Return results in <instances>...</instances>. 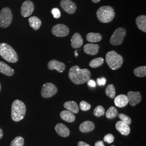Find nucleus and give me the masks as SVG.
Here are the masks:
<instances>
[{"label": "nucleus", "instance_id": "f257e3e1", "mask_svg": "<svg viewBox=\"0 0 146 146\" xmlns=\"http://www.w3.org/2000/svg\"><path fill=\"white\" fill-rule=\"evenodd\" d=\"M91 73L88 69H81L78 66H74L70 69L69 78L74 84H82L87 82L90 78Z\"/></svg>", "mask_w": 146, "mask_h": 146}, {"label": "nucleus", "instance_id": "f03ea898", "mask_svg": "<svg viewBox=\"0 0 146 146\" xmlns=\"http://www.w3.org/2000/svg\"><path fill=\"white\" fill-rule=\"evenodd\" d=\"M26 113L25 104L20 100H16L11 105V119L15 122L23 120Z\"/></svg>", "mask_w": 146, "mask_h": 146}, {"label": "nucleus", "instance_id": "7ed1b4c3", "mask_svg": "<svg viewBox=\"0 0 146 146\" xmlns=\"http://www.w3.org/2000/svg\"><path fill=\"white\" fill-rule=\"evenodd\" d=\"M0 56L10 63L17 62L19 59L15 50L5 43H0Z\"/></svg>", "mask_w": 146, "mask_h": 146}, {"label": "nucleus", "instance_id": "20e7f679", "mask_svg": "<svg viewBox=\"0 0 146 146\" xmlns=\"http://www.w3.org/2000/svg\"><path fill=\"white\" fill-rule=\"evenodd\" d=\"M96 15L101 22L104 23H110L115 17V11L110 6H102L97 11Z\"/></svg>", "mask_w": 146, "mask_h": 146}, {"label": "nucleus", "instance_id": "39448f33", "mask_svg": "<svg viewBox=\"0 0 146 146\" xmlns=\"http://www.w3.org/2000/svg\"><path fill=\"white\" fill-rule=\"evenodd\" d=\"M106 60L108 66L112 70L119 69L123 62L122 56L114 50L110 51L106 54Z\"/></svg>", "mask_w": 146, "mask_h": 146}, {"label": "nucleus", "instance_id": "423d86ee", "mask_svg": "<svg viewBox=\"0 0 146 146\" xmlns=\"http://www.w3.org/2000/svg\"><path fill=\"white\" fill-rule=\"evenodd\" d=\"M13 21V14L10 8L5 7L0 13V27L5 28L11 25Z\"/></svg>", "mask_w": 146, "mask_h": 146}, {"label": "nucleus", "instance_id": "0eeeda50", "mask_svg": "<svg viewBox=\"0 0 146 146\" xmlns=\"http://www.w3.org/2000/svg\"><path fill=\"white\" fill-rule=\"evenodd\" d=\"M126 30L123 28H117L114 31L110 37V43L113 46H119L121 44L125 37Z\"/></svg>", "mask_w": 146, "mask_h": 146}, {"label": "nucleus", "instance_id": "6e6552de", "mask_svg": "<svg viewBox=\"0 0 146 146\" xmlns=\"http://www.w3.org/2000/svg\"><path fill=\"white\" fill-rule=\"evenodd\" d=\"M58 93V88L55 84L46 83L42 86L41 95L43 98H50Z\"/></svg>", "mask_w": 146, "mask_h": 146}, {"label": "nucleus", "instance_id": "1a4fd4ad", "mask_svg": "<svg viewBox=\"0 0 146 146\" xmlns=\"http://www.w3.org/2000/svg\"><path fill=\"white\" fill-rule=\"evenodd\" d=\"M52 33L56 37H63L67 36L69 33V29L67 26L63 24H58L52 27Z\"/></svg>", "mask_w": 146, "mask_h": 146}, {"label": "nucleus", "instance_id": "9d476101", "mask_svg": "<svg viewBox=\"0 0 146 146\" xmlns=\"http://www.w3.org/2000/svg\"><path fill=\"white\" fill-rule=\"evenodd\" d=\"M34 10V3L31 1L24 2L21 7V15L25 17L31 15Z\"/></svg>", "mask_w": 146, "mask_h": 146}, {"label": "nucleus", "instance_id": "9b49d317", "mask_svg": "<svg viewBox=\"0 0 146 146\" xmlns=\"http://www.w3.org/2000/svg\"><path fill=\"white\" fill-rule=\"evenodd\" d=\"M60 5L63 9L69 14H73L76 10V4L70 0H62Z\"/></svg>", "mask_w": 146, "mask_h": 146}, {"label": "nucleus", "instance_id": "f8f14e48", "mask_svg": "<svg viewBox=\"0 0 146 146\" xmlns=\"http://www.w3.org/2000/svg\"><path fill=\"white\" fill-rule=\"evenodd\" d=\"M128 104L131 106H135L141 102L142 99L141 94L139 92H129L127 94Z\"/></svg>", "mask_w": 146, "mask_h": 146}, {"label": "nucleus", "instance_id": "ddd939ff", "mask_svg": "<svg viewBox=\"0 0 146 146\" xmlns=\"http://www.w3.org/2000/svg\"><path fill=\"white\" fill-rule=\"evenodd\" d=\"M48 67L50 70L55 69L58 73H63L66 69V65L64 63L60 62L56 60H52L48 63Z\"/></svg>", "mask_w": 146, "mask_h": 146}, {"label": "nucleus", "instance_id": "4468645a", "mask_svg": "<svg viewBox=\"0 0 146 146\" xmlns=\"http://www.w3.org/2000/svg\"><path fill=\"white\" fill-rule=\"evenodd\" d=\"M116 129L123 135H128L131 132L130 127L121 121L117 122L115 125Z\"/></svg>", "mask_w": 146, "mask_h": 146}, {"label": "nucleus", "instance_id": "2eb2a0df", "mask_svg": "<svg viewBox=\"0 0 146 146\" xmlns=\"http://www.w3.org/2000/svg\"><path fill=\"white\" fill-rule=\"evenodd\" d=\"M99 45L98 44L88 43L84 46V50L87 54L90 55H95L99 52Z\"/></svg>", "mask_w": 146, "mask_h": 146}, {"label": "nucleus", "instance_id": "dca6fc26", "mask_svg": "<svg viewBox=\"0 0 146 146\" xmlns=\"http://www.w3.org/2000/svg\"><path fill=\"white\" fill-rule=\"evenodd\" d=\"M55 131L59 135L63 137H68L70 135V131L66 125L62 123H58L55 126Z\"/></svg>", "mask_w": 146, "mask_h": 146}, {"label": "nucleus", "instance_id": "f3484780", "mask_svg": "<svg viewBox=\"0 0 146 146\" xmlns=\"http://www.w3.org/2000/svg\"><path fill=\"white\" fill-rule=\"evenodd\" d=\"M83 44V39L81 35L78 33H75L71 39V45L74 49L79 48Z\"/></svg>", "mask_w": 146, "mask_h": 146}, {"label": "nucleus", "instance_id": "a211bd4d", "mask_svg": "<svg viewBox=\"0 0 146 146\" xmlns=\"http://www.w3.org/2000/svg\"><path fill=\"white\" fill-rule=\"evenodd\" d=\"M114 103L116 106L119 108L125 107L128 104V99L127 95L124 94H120L117 96L115 98Z\"/></svg>", "mask_w": 146, "mask_h": 146}, {"label": "nucleus", "instance_id": "6ab92c4d", "mask_svg": "<svg viewBox=\"0 0 146 146\" xmlns=\"http://www.w3.org/2000/svg\"><path fill=\"white\" fill-rule=\"evenodd\" d=\"M95 128L94 123L90 121H86L82 122L79 127L80 131L82 133H88L93 131Z\"/></svg>", "mask_w": 146, "mask_h": 146}, {"label": "nucleus", "instance_id": "aec40b11", "mask_svg": "<svg viewBox=\"0 0 146 146\" xmlns=\"http://www.w3.org/2000/svg\"><path fill=\"white\" fill-rule=\"evenodd\" d=\"M60 117L63 120L69 123L73 122L75 120L74 114L67 110L62 111L60 113Z\"/></svg>", "mask_w": 146, "mask_h": 146}, {"label": "nucleus", "instance_id": "412c9836", "mask_svg": "<svg viewBox=\"0 0 146 146\" xmlns=\"http://www.w3.org/2000/svg\"><path fill=\"white\" fill-rule=\"evenodd\" d=\"M0 72L8 76H11L14 74V70L7 64L0 61Z\"/></svg>", "mask_w": 146, "mask_h": 146}, {"label": "nucleus", "instance_id": "4be33fe9", "mask_svg": "<svg viewBox=\"0 0 146 146\" xmlns=\"http://www.w3.org/2000/svg\"><path fill=\"white\" fill-rule=\"evenodd\" d=\"M63 106L66 110L72 112L74 114H77L79 111L78 105L75 101H71L66 102L63 104Z\"/></svg>", "mask_w": 146, "mask_h": 146}, {"label": "nucleus", "instance_id": "5701e85b", "mask_svg": "<svg viewBox=\"0 0 146 146\" xmlns=\"http://www.w3.org/2000/svg\"><path fill=\"white\" fill-rule=\"evenodd\" d=\"M136 23L137 28L145 33L146 32V16L140 15L138 16L136 19Z\"/></svg>", "mask_w": 146, "mask_h": 146}, {"label": "nucleus", "instance_id": "b1692460", "mask_svg": "<svg viewBox=\"0 0 146 146\" xmlns=\"http://www.w3.org/2000/svg\"><path fill=\"white\" fill-rule=\"evenodd\" d=\"M30 26L35 31L38 30L41 26L42 22L41 20L36 16H32L29 19Z\"/></svg>", "mask_w": 146, "mask_h": 146}, {"label": "nucleus", "instance_id": "393cba45", "mask_svg": "<svg viewBox=\"0 0 146 146\" xmlns=\"http://www.w3.org/2000/svg\"><path fill=\"white\" fill-rule=\"evenodd\" d=\"M102 38V36L99 33H89L87 35V41L92 43L100 42Z\"/></svg>", "mask_w": 146, "mask_h": 146}, {"label": "nucleus", "instance_id": "a878e982", "mask_svg": "<svg viewBox=\"0 0 146 146\" xmlns=\"http://www.w3.org/2000/svg\"><path fill=\"white\" fill-rule=\"evenodd\" d=\"M118 115V111L114 107H110L106 113V116L107 118L110 119H113L115 118Z\"/></svg>", "mask_w": 146, "mask_h": 146}, {"label": "nucleus", "instance_id": "bb28decb", "mask_svg": "<svg viewBox=\"0 0 146 146\" xmlns=\"http://www.w3.org/2000/svg\"><path fill=\"white\" fill-rule=\"evenodd\" d=\"M134 74L136 76L139 78L145 77L146 76V66H140L135 68L134 70Z\"/></svg>", "mask_w": 146, "mask_h": 146}, {"label": "nucleus", "instance_id": "cd10ccee", "mask_svg": "<svg viewBox=\"0 0 146 146\" xmlns=\"http://www.w3.org/2000/svg\"><path fill=\"white\" fill-rule=\"evenodd\" d=\"M106 94L111 99L115 98L116 92L115 87L113 84H110L107 86L106 88Z\"/></svg>", "mask_w": 146, "mask_h": 146}, {"label": "nucleus", "instance_id": "c85d7f7f", "mask_svg": "<svg viewBox=\"0 0 146 146\" xmlns=\"http://www.w3.org/2000/svg\"><path fill=\"white\" fill-rule=\"evenodd\" d=\"M104 63V59L102 58H98L92 60L89 62V66L92 68H98Z\"/></svg>", "mask_w": 146, "mask_h": 146}, {"label": "nucleus", "instance_id": "c756f323", "mask_svg": "<svg viewBox=\"0 0 146 146\" xmlns=\"http://www.w3.org/2000/svg\"><path fill=\"white\" fill-rule=\"evenodd\" d=\"M25 139L22 136H17L11 141V146H24Z\"/></svg>", "mask_w": 146, "mask_h": 146}, {"label": "nucleus", "instance_id": "7c9ffc66", "mask_svg": "<svg viewBox=\"0 0 146 146\" xmlns=\"http://www.w3.org/2000/svg\"><path fill=\"white\" fill-rule=\"evenodd\" d=\"M94 115L96 117H100L103 116L105 114V110L104 107L102 106H97L93 111Z\"/></svg>", "mask_w": 146, "mask_h": 146}, {"label": "nucleus", "instance_id": "2f4dec72", "mask_svg": "<svg viewBox=\"0 0 146 146\" xmlns=\"http://www.w3.org/2000/svg\"><path fill=\"white\" fill-rule=\"evenodd\" d=\"M117 115L120 120H121V121L125 123L127 125H129L131 123V120L128 116L125 115L124 114H122V113L119 114V115Z\"/></svg>", "mask_w": 146, "mask_h": 146}, {"label": "nucleus", "instance_id": "473e14b6", "mask_svg": "<svg viewBox=\"0 0 146 146\" xmlns=\"http://www.w3.org/2000/svg\"><path fill=\"white\" fill-rule=\"evenodd\" d=\"M80 108L82 111H87L91 108V105L86 101H82L80 104Z\"/></svg>", "mask_w": 146, "mask_h": 146}, {"label": "nucleus", "instance_id": "72a5a7b5", "mask_svg": "<svg viewBox=\"0 0 146 146\" xmlns=\"http://www.w3.org/2000/svg\"><path fill=\"white\" fill-rule=\"evenodd\" d=\"M114 136L113 135L111 134H108L106 135H105L104 137V142L108 143H111L114 141Z\"/></svg>", "mask_w": 146, "mask_h": 146}, {"label": "nucleus", "instance_id": "f704fd0d", "mask_svg": "<svg viewBox=\"0 0 146 146\" xmlns=\"http://www.w3.org/2000/svg\"><path fill=\"white\" fill-rule=\"evenodd\" d=\"M52 13L54 18L58 19L61 16V12L57 8H54L52 10Z\"/></svg>", "mask_w": 146, "mask_h": 146}, {"label": "nucleus", "instance_id": "c9c22d12", "mask_svg": "<svg viewBox=\"0 0 146 146\" xmlns=\"http://www.w3.org/2000/svg\"><path fill=\"white\" fill-rule=\"evenodd\" d=\"M97 83L99 86H104L106 84V78H101L97 79Z\"/></svg>", "mask_w": 146, "mask_h": 146}, {"label": "nucleus", "instance_id": "e433bc0d", "mask_svg": "<svg viewBox=\"0 0 146 146\" xmlns=\"http://www.w3.org/2000/svg\"><path fill=\"white\" fill-rule=\"evenodd\" d=\"M87 84L89 87H92V88H94L96 86V84L95 81L93 80H90V79H89L87 81Z\"/></svg>", "mask_w": 146, "mask_h": 146}, {"label": "nucleus", "instance_id": "4c0bfd02", "mask_svg": "<svg viewBox=\"0 0 146 146\" xmlns=\"http://www.w3.org/2000/svg\"><path fill=\"white\" fill-rule=\"evenodd\" d=\"M78 146H90L89 144L84 142V141H79L78 144Z\"/></svg>", "mask_w": 146, "mask_h": 146}, {"label": "nucleus", "instance_id": "58836bf2", "mask_svg": "<svg viewBox=\"0 0 146 146\" xmlns=\"http://www.w3.org/2000/svg\"><path fill=\"white\" fill-rule=\"evenodd\" d=\"M95 146H104V143L102 141H97L95 143Z\"/></svg>", "mask_w": 146, "mask_h": 146}, {"label": "nucleus", "instance_id": "ea45409f", "mask_svg": "<svg viewBox=\"0 0 146 146\" xmlns=\"http://www.w3.org/2000/svg\"><path fill=\"white\" fill-rule=\"evenodd\" d=\"M3 136V132L2 129L0 128V139H1L2 138Z\"/></svg>", "mask_w": 146, "mask_h": 146}, {"label": "nucleus", "instance_id": "a19ab883", "mask_svg": "<svg viewBox=\"0 0 146 146\" xmlns=\"http://www.w3.org/2000/svg\"><path fill=\"white\" fill-rule=\"evenodd\" d=\"M94 3H99L101 0H92Z\"/></svg>", "mask_w": 146, "mask_h": 146}, {"label": "nucleus", "instance_id": "79ce46f5", "mask_svg": "<svg viewBox=\"0 0 146 146\" xmlns=\"http://www.w3.org/2000/svg\"><path fill=\"white\" fill-rule=\"evenodd\" d=\"M78 55V53L76 52H75V56H76V57H77Z\"/></svg>", "mask_w": 146, "mask_h": 146}, {"label": "nucleus", "instance_id": "37998d69", "mask_svg": "<svg viewBox=\"0 0 146 146\" xmlns=\"http://www.w3.org/2000/svg\"><path fill=\"white\" fill-rule=\"evenodd\" d=\"M1 84H0V92H1Z\"/></svg>", "mask_w": 146, "mask_h": 146}, {"label": "nucleus", "instance_id": "c03bdc74", "mask_svg": "<svg viewBox=\"0 0 146 146\" xmlns=\"http://www.w3.org/2000/svg\"><path fill=\"white\" fill-rule=\"evenodd\" d=\"M114 146V145H112V146Z\"/></svg>", "mask_w": 146, "mask_h": 146}]
</instances>
